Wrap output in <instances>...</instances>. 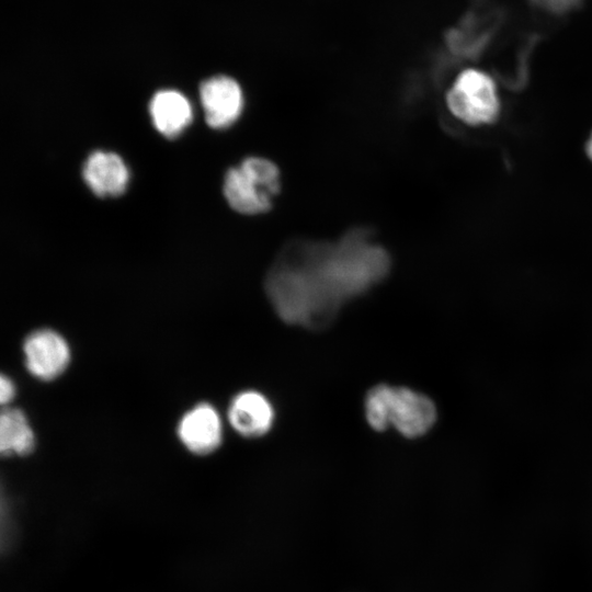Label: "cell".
Here are the masks:
<instances>
[{"mask_svg":"<svg viewBox=\"0 0 592 592\" xmlns=\"http://www.w3.org/2000/svg\"><path fill=\"white\" fill-rule=\"evenodd\" d=\"M389 266L386 250L357 229L334 243L288 246L270 270L265 291L285 322L323 328L343 303L379 283Z\"/></svg>","mask_w":592,"mask_h":592,"instance_id":"1","label":"cell"},{"mask_svg":"<svg viewBox=\"0 0 592 592\" xmlns=\"http://www.w3.org/2000/svg\"><path fill=\"white\" fill-rule=\"evenodd\" d=\"M364 408L374 430L384 431L392 425L410 439L426 433L436 419L432 400L406 387L377 385L368 390Z\"/></svg>","mask_w":592,"mask_h":592,"instance_id":"2","label":"cell"},{"mask_svg":"<svg viewBox=\"0 0 592 592\" xmlns=\"http://www.w3.org/2000/svg\"><path fill=\"white\" fill-rule=\"evenodd\" d=\"M281 190L277 166L263 157H248L225 174L223 192L229 206L244 215L267 212Z\"/></svg>","mask_w":592,"mask_h":592,"instance_id":"3","label":"cell"},{"mask_svg":"<svg viewBox=\"0 0 592 592\" xmlns=\"http://www.w3.org/2000/svg\"><path fill=\"white\" fill-rule=\"evenodd\" d=\"M449 112L468 125L493 123L500 113V99L493 79L478 69H466L447 92Z\"/></svg>","mask_w":592,"mask_h":592,"instance_id":"4","label":"cell"},{"mask_svg":"<svg viewBox=\"0 0 592 592\" xmlns=\"http://www.w3.org/2000/svg\"><path fill=\"white\" fill-rule=\"evenodd\" d=\"M22 350L26 369L42 382L58 378L71 361V350L67 340L59 332L48 328L27 334Z\"/></svg>","mask_w":592,"mask_h":592,"instance_id":"5","label":"cell"},{"mask_svg":"<svg viewBox=\"0 0 592 592\" xmlns=\"http://www.w3.org/2000/svg\"><path fill=\"white\" fill-rule=\"evenodd\" d=\"M200 96L205 121L215 129L230 127L243 111L242 90L235 79L227 76H215L203 81Z\"/></svg>","mask_w":592,"mask_h":592,"instance_id":"6","label":"cell"},{"mask_svg":"<svg viewBox=\"0 0 592 592\" xmlns=\"http://www.w3.org/2000/svg\"><path fill=\"white\" fill-rule=\"evenodd\" d=\"M177 434L184 447L196 455L215 452L223 441V423L218 411L208 402H200L180 419Z\"/></svg>","mask_w":592,"mask_h":592,"instance_id":"7","label":"cell"},{"mask_svg":"<svg viewBox=\"0 0 592 592\" xmlns=\"http://www.w3.org/2000/svg\"><path fill=\"white\" fill-rule=\"evenodd\" d=\"M82 178L96 196L114 197L126 190L129 171L118 155L95 150L83 163Z\"/></svg>","mask_w":592,"mask_h":592,"instance_id":"8","label":"cell"},{"mask_svg":"<svg viewBox=\"0 0 592 592\" xmlns=\"http://www.w3.org/2000/svg\"><path fill=\"white\" fill-rule=\"evenodd\" d=\"M274 419L273 407L259 391L246 390L236 395L228 408V420L232 429L246 437L265 434Z\"/></svg>","mask_w":592,"mask_h":592,"instance_id":"9","label":"cell"},{"mask_svg":"<svg viewBox=\"0 0 592 592\" xmlns=\"http://www.w3.org/2000/svg\"><path fill=\"white\" fill-rule=\"evenodd\" d=\"M149 113L155 128L168 138L178 137L192 121L189 100L175 90L155 93L150 100Z\"/></svg>","mask_w":592,"mask_h":592,"instance_id":"10","label":"cell"},{"mask_svg":"<svg viewBox=\"0 0 592 592\" xmlns=\"http://www.w3.org/2000/svg\"><path fill=\"white\" fill-rule=\"evenodd\" d=\"M35 434L26 414L18 408L4 407L0 415V452L25 456L34 451Z\"/></svg>","mask_w":592,"mask_h":592,"instance_id":"11","label":"cell"},{"mask_svg":"<svg viewBox=\"0 0 592 592\" xmlns=\"http://www.w3.org/2000/svg\"><path fill=\"white\" fill-rule=\"evenodd\" d=\"M537 7L553 12L563 13L577 7L581 0H531Z\"/></svg>","mask_w":592,"mask_h":592,"instance_id":"12","label":"cell"},{"mask_svg":"<svg viewBox=\"0 0 592 592\" xmlns=\"http://www.w3.org/2000/svg\"><path fill=\"white\" fill-rule=\"evenodd\" d=\"M16 388L13 380L5 374L0 378V401L3 406L10 403L15 397Z\"/></svg>","mask_w":592,"mask_h":592,"instance_id":"13","label":"cell"},{"mask_svg":"<svg viewBox=\"0 0 592 592\" xmlns=\"http://www.w3.org/2000/svg\"><path fill=\"white\" fill-rule=\"evenodd\" d=\"M587 153L589 156V158L592 160V134L588 140V144H587Z\"/></svg>","mask_w":592,"mask_h":592,"instance_id":"14","label":"cell"}]
</instances>
